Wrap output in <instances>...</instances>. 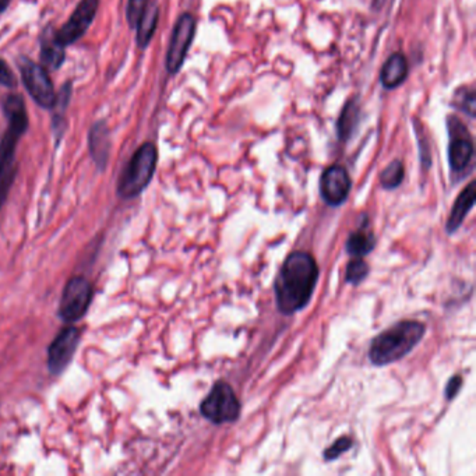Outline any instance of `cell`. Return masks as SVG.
I'll return each instance as SVG.
<instances>
[{"label":"cell","mask_w":476,"mask_h":476,"mask_svg":"<svg viewBox=\"0 0 476 476\" xmlns=\"http://www.w3.org/2000/svg\"><path fill=\"white\" fill-rule=\"evenodd\" d=\"M319 281V266L306 252L291 253L275 279L276 307L282 314H294L307 306Z\"/></svg>","instance_id":"cell-1"},{"label":"cell","mask_w":476,"mask_h":476,"mask_svg":"<svg viewBox=\"0 0 476 476\" xmlns=\"http://www.w3.org/2000/svg\"><path fill=\"white\" fill-rule=\"evenodd\" d=\"M9 128L0 141V208L4 205L16 176V148L20 137L27 130L29 118L20 95H10L4 103Z\"/></svg>","instance_id":"cell-2"},{"label":"cell","mask_w":476,"mask_h":476,"mask_svg":"<svg viewBox=\"0 0 476 476\" xmlns=\"http://www.w3.org/2000/svg\"><path fill=\"white\" fill-rule=\"evenodd\" d=\"M426 327L420 321L404 320L380 333L371 345L369 358L376 366L394 363L404 356L422 341Z\"/></svg>","instance_id":"cell-3"},{"label":"cell","mask_w":476,"mask_h":476,"mask_svg":"<svg viewBox=\"0 0 476 476\" xmlns=\"http://www.w3.org/2000/svg\"><path fill=\"white\" fill-rule=\"evenodd\" d=\"M158 152L152 143H144L123 170L118 193L123 199L137 197L151 182L157 168Z\"/></svg>","instance_id":"cell-4"},{"label":"cell","mask_w":476,"mask_h":476,"mask_svg":"<svg viewBox=\"0 0 476 476\" xmlns=\"http://www.w3.org/2000/svg\"><path fill=\"white\" fill-rule=\"evenodd\" d=\"M200 412L207 420L215 425L231 423L240 416V403L228 383L218 381L202 403Z\"/></svg>","instance_id":"cell-5"},{"label":"cell","mask_w":476,"mask_h":476,"mask_svg":"<svg viewBox=\"0 0 476 476\" xmlns=\"http://www.w3.org/2000/svg\"><path fill=\"white\" fill-rule=\"evenodd\" d=\"M93 298V288L87 278L76 275L70 278L63 289L59 316L66 323H74L80 320L88 310Z\"/></svg>","instance_id":"cell-6"},{"label":"cell","mask_w":476,"mask_h":476,"mask_svg":"<svg viewBox=\"0 0 476 476\" xmlns=\"http://www.w3.org/2000/svg\"><path fill=\"white\" fill-rule=\"evenodd\" d=\"M196 34V19L190 13H183L173 29L167 53V70L170 74L177 73L185 63L189 48Z\"/></svg>","instance_id":"cell-7"},{"label":"cell","mask_w":476,"mask_h":476,"mask_svg":"<svg viewBox=\"0 0 476 476\" xmlns=\"http://www.w3.org/2000/svg\"><path fill=\"white\" fill-rule=\"evenodd\" d=\"M24 84L36 103L43 108H52L56 103L55 88L46 68L36 65L27 58H21L19 62Z\"/></svg>","instance_id":"cell-8"},{"label":"cell","mask_w":476,"mask_h":476,"mask_svg":"<svg viewBox=\"0 0 476 476\" xmlns=\"http://www.w3.org/2000/svg\"><path fill=\"white\" fill-rule=\"evenodd\" d=\"M448 164L452 172H462L465 170L474 157V141L468 129L462 122L451 116L448 118Z\"/></svg>","instance_id":"cell-9"},{"label":"cell","mask_w":476,"mask_h":476,"mask_svg":"<svg viewBox=\"0 0 476 476\" xmlns=\"http://www.w3.org/2000/svg\"><path fill=\"white\" fill-rule=\"evenodd\" d=\"M81 333L77 327H65L48 348V369L52 374L66 371L78 348Z\"/></svg>","instance_id":"cell-10"},{"label":"cell","mask_w":476,"mask_h":476,"mask_svg":"<svg viewBox=\"0 0 476 476\" xmlns=\"http://www.w3.org/2000/svg\"><path fill=\"white\" fill-rule=\"evenodd\" d=\"M100 0H81L76 10L73 11L68 23L56 33V39L63 45L68 46L80 39L86 31L90 29L97 10H98Z\"/></svg>","instance_id":"cell-11"},{"label":"cell","mask_w":476,"mask_h":476,"mask_svg":"<svg viewBox=\"0 0 476 476\" xmlns=\"http://www.w3.org/2000/svg\"><path fill=\"white\" fill-rule=\"evenodd\" d=\"M351 187V176L343 167L333 165L323 172L320 179V193L327 205L333 207L342 205L346 200Z\"/></svg>","instance_id":"cell-12"},{"label":"cell","mask_w":476,"mask_h":476,"mask_svg":"<svg viewBox=\"0 0 476 476\" xmlns=\"http://www.w3.org/2000/svg\"><path fill=\"white\" fill-rule=\"evenodd\" d=\"M476 199V185L475 182H471L457 197L455 203L452 205L451 214L448 217L445 229L447 234H454L464 222L465 217L468 215V212L472 209V207L475 205Z\"/></svg>","instance_id":"cell-13"},{"label":"cell","mask_w":476,"mask_h":476,"mask_svg":"<svg viewBox=\"0 0 476 476\" xmlns=\"http://www.w3.org/2000/svg\"><path fill=\"white\" fill-rule=\"evenodd\" d=\"M408 62L403 53H393L383 65L380 80L384 88L393 90L401 86L408 77Z\"/></svg>","instance_id":"cell-14"},{"label":"cell","mask_w":476,"mask_h":476,"mask_svg":"<svg viewBox=\"0 0 476 476\" xmlns=\"http://www.w3.org/2000/svg\"><path fill=\"white\" fill-rule=\"evenodd\" d=\"M160 17V9L157 3H148L144 13L141 14L138 23H137V43L140 48H145L152 35L155 33L157 24Z\"/></svg>","instance_id":"cell-15"},{"label":"cell","mask_w":476,"mask_h":476,"mask_svg":"<svg viewBox=\"0 0 476 476\" xmlns=\"http://www.w3.org/2000/svg\"><path fill=\"white\" fill-rule=\"evenodd\" d=\"M109 147H110V140L106 126L103 123H97L90 132V151L100 168H103L106 165Z\"/></svg>","instance_id":"cell-16"},{"label":"cell","mask_w":476,"mask_h":476,"mask_svg":"<svg viewBox=\"0 0 476 476\" xmlns=\"http://www.w3.org/2000/svg\"><path fill=\"white\" fill-rule=\"evenodd\" d=\"M359 119H361V105L355 98H352L342 108L337 122V133L340 140L345 141L353 135L359 123Z\"/></svg>","instance_id":"cell-17"},{"label":"cell","mask_w":476,"mask_h":476,"mask_svg":"<svg viewBox=\"0 0 476 476\" xmlns=\"http://www.w3.org/2000/svg\"><path fill=\"white\" fill-rule=\"evenodd\" d=\"M63 62H65V46L56 39V36L43 41L41 48L42 66L49 70H55L61 68Z\"/></svg>","instance_id":"cell-18"},{"label":"cell","mask_w":476,"mask_h":476,"mask_svg":"<svg viewBox=\"0 0 476 476\" xmlns=\"http://www.w3.org/2000/svg\"><path fill=\"white\" fill-rule=\"evenodd\" d=\"M374 246H376V237L373 234L365 229H359L349 235L345 249L351 256L363 257L373 250Z\"/></svg>","instance_id":"cell-19"},{"label":"cell","mask_w":476,"mask_h":476,"mask_svg":"<svg viewBox=\"0 0 476 476\" xmlns=\"http://www.w3.org/2000/svg\"><path fill=\"white\" fill-rule=\"evenodd\" d=\"M404 176H405V170H404L403 162L398 160H394L381 172L380 182L384 189L393 190V189H397L403 183Z\"/></svg>","instance_id":"cell-20"},{"label":"cell","mask_w":476,"mask_h":476,"mask_svg":"<svg viewBox=\"0 0 476 476\" xmlns=\"http://www.w3.org/2000/svg\"><path fill=\"white\" fill-rule=\"evenodd\" d=\"M475 91L468 87L457 90L452 97V105L470 116H475Z\"/></svg>","instance_id":"cell-21"},{"label":"cell","mask_w":476,"mask_h":476,"mask_svg":"<svg viewBox=\"0 0 476 476\" xmlns=\"http://www.w3.org/2000/svg\"><path fill=\"white\" fill-rule=\"evenodd\" d=\"M368 274H369L368 263L362 260V257H356L348 263L345 279L352 285H359L368 276Z\"/></svg>","instance_id":"cell-22"},{"label":"cell","mask_w":476,"mask_h":476,"mask_svg":"<svg viewBox=\"0 0 476 476\" xmlns=\"http://www.w3.org/2000/svg\"><path fill=\"white\" fill-rule=\"evenodd\" d=\"M150 0H129L128 3V10H126V17L129 21V26L132 29H135L141 17V14L144 13L145 7L148 6Z\"/></svg>","instance_id":"cell-23"},{"label":"cell","mask_w":476,"mask_h":476,"mask_svg":"<svg viewBox=\"0 0 476 476\" xmlns=\"http://www.w3.org/2000/svg\"><path fill=\"white\" fill-rule=\"evenodd\" d=\"M352 444H353V443H352V440H351L349 438H346V436L340 438L338 440H336V442L333 443V445H330V447L324 451V458L328 460V461L338 458L341 454H343V452H346L348 450H351Z\"/></svg>","instance_id":"cell-24"},{"label":"cell","mask_w":476,"mask_h":476,"mask_svg":"<svg viewBox=\"0 0 476 476\" xmlns=\"http://www.w3.org/2000/svg\"><path fill=\"white\" fill-rule=\"evenodd\" d=\"M0 84H3L4 87L13 88L17 86L16 77L13 74V71L7 66V63L4 61L0 59Z\"/></svg>","instance_id":"cell-25"},{"label":"cell","mask_w":476,"mask_h":476,"mask_svg":"<svg viewBox=\"0 0 476 476\" xmlns=\"http://www.w3.org/2000/svg\"><path fill=\"white\" fill-rule=\"evenodd\" d=\"M461 387H462V377L458 376V374L452 376L450 378V381L447 383V387H445V398L448 401H451L452 398H455L457 394L460 393Z\"/></svg>","instance_id":"cell-26"},{"label":"cell","mask_w":476,"mask_h":476,"mask_svg":"<svg viewBox=\"0 0 476 476\" xmlns=\"http://www.w3.org/2000/svg\"><path fill=\"white\" fill-rule=\"evenodd\" d=\"M9 1H10V0H0V13L7 7Z\"/></svg>","instance_id":"cell-27"}]
</instances>
